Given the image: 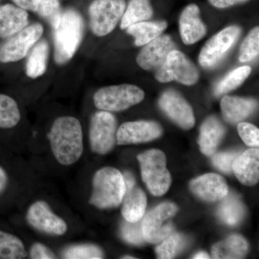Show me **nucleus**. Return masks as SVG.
<instances>
[{
    "label": "nucleus",
    "instance_id": "obj_40",
    "mask_svg": "<svg viewBox=\"0 0 259 259\" xmlns=\"http://www.w3.org/2000/svg\"><path fill=\"white\" fill-rule=\"evenodd\" d=\"M13 2L17 6L25 10L34 12V13L36 11L39 3V0H13Z\"/></svg>",
    "mask_w": 259,
    "mask_h": 259
},
{
    "label": "nucleus",
    "instance_id": "obj_17",
    "mask_svg": "<svg viewBox=\"0 0 259 259\" xmlns=\"http://www.w3.org/2000/svg\"><path fill=\"white\" fill-rule=\"evenodd\" d=\"M194 195L207 202L221 200L228 194V187L223 177L216 174H207L190 182Z\"/></svg>",
    "mask_w": 259,
    "mask_h": 259
},
{
    "label": "nucleus",
    "instance_id": "obj_9",
    "mask_svg": "<svg viewBox=\"0 0 259 259\" xmlns=\"http://www.w3.org/2000/svg\"><path fill=\"white\" fill-rule=\"evenodd\" d=\"M156 79L161 83L177 81L190 86L198 81L199 72L183 53L175 49L167 56L164 64L156 70Z\"/></svg>",
    "mask_w": 259,
    "mask_h": 259
},
{
    "label": "nucleus",
    "instance_id": "obj_29",
    "mask_svg": "<svg viewBox=\"0 0 259 259\" xmlns=\"http://www.w3.org/2000/svg\"><path fill=\"white\" fill-rule=\"evenodd\" d=\"M20 117L18 103L14 99L0 94V128L14 127L20 122Z\"/></svg>",
    "mask_w": 259,
    "mask_h": 259
},
{
    "label": "nucleus",
    "instance_id": "obj_22",
    "mask_svg": "<svg viewBox=\"0 0 259 259\" xmlns=\"http://www.w3.org/2000/svg\"><path fill=\"white\" fill-rule=\"evenodd\" d=\"M226 133V129L218 118L209 117L200 129L198 144L201 151L206 156H212L215 152Z\"/></svg>",
    "mask_w": 259,
    "mask_h": 259
},
{
    "label": "nucleus",
    "instance_id": "obj_7",
    "mask_svg": "<svg viewBox=\"0 0 259 259\" xmlns=\"http://www.w3.org/2000/svg\"><path fill=\"white\" fill-rule=\"evenodd\" d=\"M44 28L40 23H34L5 38L0 44V63H12L22 60L28 55L41 37Z\"/></svg>",
    "mask_w": 259,
    "mask_h": 259
},
{
    "label": "nucleus",
    "instance_id": "obj_37",
    "mask_svg": "<svg viewBox=\"0 0 259 259\" xmlns=\"http://www.w3.org/2000/svg\"><path fill=\"white\" fill-rule=\"evenodd\" d=\"M239 156V153L235 151L218 153L212 158L214 166L220 171L224 173H231L233 171V163L235 159Z\"/></svg>",
    "mask_w": 259,
    "mask_h": 259
},
{
    "label": "nucleus",
    "instance_id": "obj_8",
    "mask_svg": "<svg viewBox=\"0 0 259 259\" xmlns=\"http://www.w3.org/2000/svg\"><path fill=\"white\" fill-rule=\"evenodd\" d=\"M177 211L175 204L164 202L148 212L141 223L145 240L148 243H158L171 235L174 231L171 218Z\"/></svg>",
    "mask_w": 259,
    "mask_h": 259
},
{
    "label": "nucleus",
    "instance_id": "obj_21",
    "mask_svg": "<svg viewBox=\"0 0 259 259\" xmlns=\"http://www.w3.org/2000/svg\"><path fill=\"white\" fill-rule=\"evenodd\" d=\"M223 117L231 123H237L251 115L257 107V102L252 99L225 96L221 100Z\"/></svg>",
    "mask_w": 259,
    "mask_h": 259
},
{
    "label": "nucleus",
    "instance_id": "obj_43",
    "mask_svg": "<svg viewBox=\"0 0 259 259\" xmlns=\"http://www.w3.org/2000/svg\"><path fill=\"white\" fill-rule=\"evenodd\" d=\"M122 258H125V259H134L135 258H134V257L129 256V255H126V256L122 257Z\"/></svg>",
    "mask_w": 259,
    "mask_h": 259
},
{
    "label": "nucleus",
    "instance_id": "obj_24",
    "mask_svg": "<svg viewBox=\"0 0 259 259\" xmlns=\"http://www.w3.org/2000/svg\"><path fill=\"white\" fill-rule=\"evenodd\" d=\"M166 28L165 21H143L130 25L126 32L134 37L135 45L141 47L161 35Z\"/></svg>",
    "mask_w": 259,
    "mask_h": 259
},
{
    "label": "nucleus",
    "instance_id": "obj_3",
    "mask_svg": "<svg viewBox=\"0 0 259 259\" xmlns=\"http://www.w3.org/2000/svg\"><path fill=\"white\" fill-rule=\"evenodd\" d=\"M93 191L90 204L99 209H110L122 203L125 192L123 175L112 167L98 170L93 178Z\"/></svg>",
    "mask_w": 259,
    "mask_h": 259
},
{
    "label": "nucleus",
    "instance_id": "obj_23",
    "mask_svg": "<svg viewBox=\"0 0 259 259\" xmlns=\"http://www.w3.org/2000/svg\"><path fill=\"white\" fill-rule=\"evenodd\" d=\"M248 251V244L244 238L233 235L212 247L213 258L238 259L244 258Z\"/></svg>",
    "mask_w": 259,
    "mask_h": 259
},
{
    "label": "nucleus",
    "instance_id": "obj_11",
    "mask_svg": "<svg viewBox=\"0 0 259 259\" xmlns=\"http://www.w3.org/2000/svg\"><path fill=\"white\" fill-rule=\"evenodd\" d=\"M241 33L238 26H230L221 30L206 42L199 56L201 66L207 69L214 67L222 61Z\"/></svg>",
    "mask_w": 259,
    "mask_h": 259
},
{
    "label": "nucleus",
    "instance_id": "obj_25",
    "mask_svg": "<svg viewBox=\"0 0 259 259\" xmlns=\"http://www.w3.org/2000/svg\"><path fill=\"white\" fill-rule=\"evenodd\" d=\"M49 46L47 40L37 41L29 54L25 66V73L29 78L36 79L47 71Z\"/></svg>",
    "mask_w": 259,
    "mask_h": 259
},
{
    "label": "nucleus",
    "instance_id": "obj_15",
    "mask_svg": "<svg viewBox=\"0 0 259 259\" xmlns=\"http://www.w3.org/2000/svg\"><path fill=\"white\" fill-rule=\"evenodd\" d=\"M176 49L175 42L168 35H161L148 42L136 58V62L142 69L157 70L164 64L167 56Z\"/></svg>",
    "mask_w": 259,
    "mask_h": 259
},
{
    "label": "nucleus",
    "instance_id": "obj_2",
    "mask_svg": "<svg viewBox=\"0 0 259 259\" xmlns=\"http://www.w3.org/2000/svg\"><path fill=\"white\" fill-rule=\"evenodd\" d=\"M83 27L82 17L77 10L67 9L61 12L58 26L54 29L56 64H66L72 59L82 40Z\"/></svg>",
    "mask_w": 259,
    "mask_h": 259
},
{
    "label": "nucleus",
    "instance_id": "obj_1",
    "mask_svg": "<svg viewBox=\"0 0 259 259\" xmlns=\"http://www.w3.org/2000/svg\"><path fill=\"white\" fill-rule=\"evenodd\" d=\"M48 137L53 154L61 165L74 164L82 155V127L76 117H58L51 126Z\"/></svg>",
    "mask_w": 259,
    "mask_h": 259
},
{
    "label": "nucleus",
    "instance_id": "obj_19",
    "mask_svg": "<svg viewBox=\"0 0 259 259\" xmlns=\"http://www.w3.org/2000/svg\"><path fill=\"white\" fill-rule=\"evenodd\" d=\"M233 171L243 185H256L259 180L258 148H250L239 155L233 162Z\"/></svg>",
    "mask_w": 259,
    "mask_h": 259
},
{
    "label": "nucleus",
    "instance_id": "obj_38",
    "mask_svg": "<svg viewBox=\"0 0 259 259\" xmlns=\"http://www.w3.org/2000/svg\"><path fill=\"white\" fill-rule=\"evenodd\" d=\"M30 257L33 259H53L56 258V255L47 247L42 243H34L30 248Z\"/></svg>",
    "mask_w": 259,
    "mask_h": 259
},
{
    "label": "nucleus",
    "instance_id": "obj_6",
    "mask_svg": "<svg viewBox=\"0 0 259 259\" xmlns=\"http://www.w3.org/2000/svg\"><path fill=\"white\" fill-rule=\"evenodd\" d=\"M126 8L125 0H95L89 8L90 28L97 36L113 31Z\"/></svg>",
    "mask_w": 259,
    "mask_h": 259
},
{
    "label": "nucleus",
    "instance_id": "obj_14",
    "mask_svg": "<svg viewBox=\"0 0 259 259\" xmlns=\"http://www.w3.org/2000/svg\"><path fill=\"white\" fill-rule=\"evenodd\" d=\"M158 104L165 114L180 127L185 130L193 127L195 123L193 110L180 94L167 90L162 94Z\"/></svg>",
    "mask_w": 259,
    "mask_h": 259
},
{
    "label": "nucleus",
    "instance_id": "obj_41",
    "mask_svg": "<svg viewBox=\"0 0 259 259\" xmlns=\"http://www.w3.org/2000/svg\"><path fill=\"white\" fill-rule=\"evenodd\" d=\"M8 182L6 173L2 167H0V193L5 190Z\"/></svg>",
    "mask_w": 259,
    "mask_h": 259
},
{
    "label": "nucleus",
    "instance_id": "obj_33",
    "mask_svg": "<svg viewBox=\"0 0 259 259\" xmlns=\"http://www.w3.org/2000/svg\"><path fill=\"white\" fill-rule=\"evenodd\" d=\"M185 245V239L178 233H172L156 248L158 258H173Z\"/></svg>",
    "mask_w": 259,
    "mask_h": 259
},
{
    "label": "nucleus",
    "instance_id": "obj_42",
    "mask_svg": "<svg viewBox=\"0 0 259 259\" xmlns=\"http://www.w3.org/2000/svg\"><path fill=\"white\" fill-rule=\"evenodd\" d=\"M193 258L195 259L209 258V256L208 254L204 253V252H199V253H197V254L194 255Z\"/></svg>",
    "mask_w": 259,
    "mask_h": 259
},
{
    "label": "nucleus",
    "instance_id": "obj_18",
    "mask_svg": "<svg viewBox=\"0 0 259 259\" xmlns=\"http://www.w3.org/2000/svg\"><path fill=\"white\" fill-rule=\"evenodd\" d=\"M199 7L191 4L186 7L180 18L181 37L186 45H192L206 34V27L201 20Z\"/></svg>",
    "mask_w": 259,
    "mask_h": 259
},
{
    "label": "nucleus",
    "instance_id": "obj_34",
    "mask_svg": "<svg viewBox=\"0 0 259 259\" xmlns=\"http://www.w3.org/2000/svg\"><path fill=\"white\" fill-rule=\"evenodd\" d=\"M259 28L258 27L250 30L242 44L240 50L239 60L242 63L253 60L258 55Z\"/></svg>",
    "mask_w": 259,
    "mask_h": 259
},
{
    "label": "nucleus",
    "instance_id": "obj_20",
    "mask_svg": "<svg viewBox=\"0 0 259 259\" xmlns=\"http://www.w3.org/2000/svg\"><path fill=\"white\" fill-rule=\"evenodd\" d=\"M28 24L27 10L16 5H0V38L14 35L23 30Z\"/></svg>",
    "mask_w": 259,
    "mask_h": 259
},
{
    "label": "nucleus",
    "instance_id": "obj_36",
    "mask_svg": "<svg viewBox=\"0 0 259 259\" xmlns=\"http://www.w3.org/2000/svg\"><path fill=\"white\" fill-rule=\"evenodd\" d=\"M237 128H238L239 136L245 144L253 147H258L259 130L258 127L248 122H241L238 124Z\"/></svg>",
    "mask_w": 259,
    "mask_h": 259
},
{
    "label": "nucleus",
    "instance_id": "obj_39",
    "mask_svg": "<svg viewBox=\"0 0 259 259\" xmlns=\"http://www.w3.org/2000/svg\"><path fill=\"white\" fill-rule=\"evenodd\" d=\"M209 3L220 9L230 8L233 5L246 3L248 0H208Z\"/></svg>",
    "mask_w": 259,
    "mask_h": 259
},
{
    "label": "nucleus",
    "instance_id": "obj_26",
    "mask_svg": "<svg viewBox=\"0 0 259 259\" xmlns=\"http://www.w3.org/2000/svg\"><path fill=\"white\" fill-rule=\"evenodd\" d=\"M153 13L150 0H131L121 18L120 28L125 30L133 24L147 21Z\"/></svg>",
    "mask_w": 259,
    "mask_h": 259
},
{
    "label": "nucleus",
    "instance_id": "obj_10",
    "mask_svg": "<svg viewBox=\"0 0 259 259\" xmlns=\"http://www.w3.org/2000/svg\"><path fill=\"white\" fill-rule=\"evenodd\" d=\"M116 136L117 121L110 112H97L92 117L90 141L94 153L103 155L110 152L117 142Z\"/></svg>",
    "mask_w": 259,
    "mask_h": 259
},
{
    "label": "nucleus",
    "instance_id": "obj_16",
    "mask_svg": "<svg viewBox=\"0 0 259 259\" xmlns=\"http://www.w3.org/2000/svg\"><path fill=\"white\" fill-rule=\"evenodd\" d=\"M123 177L125 192L122 200V214L126 221L138 222L142 220L146 212V194L137 185L132 174L125 172Z\"/></svg>",
    "mask_w": 259,
    "mask_h": 259
},
{
    "label": "nucleus",
    "instance_id": "obj_5",
    "mask_svg": "<svg viewBox=\"0 0 259 259\" xmlns=\"http://www.w3.org/2000/svg\"><path fill=\"white\" fill-rule=\"evenodd\" d=\"M144 97V92L139 87L125 83L97 90L94 95V103L103 111L120 112L140 103Z\"/></svg>",
    "mask_w": 259,
    "mask_h": 259
},
{
    "label": "nucleus",
    "instance_id": "obj_28",
    "mask_svg": "<svg viewBox=\"0 0 259 259\" xmlns=\"http://www.w3.org/2000/svg\"><path fill=\"white\" fill-rule=\"evenodd\" d=\"M23 242L18 237L0 231V258L21 259L27 256Z\"/></svg>",
    "mask_w": 259,
    "mask_h": 259
},
{
    "label": "nucleus",
    "instance_id": "obj_13",
    "mask_svg": "<svg viewBox=\"0 0 259 259\" xmlns=\"http://www.w3.org/2000/svg\"><path fill=\"white\" fill-rule=\"evenodd\" d=\"M163 129L159 124L153 121H135L122 124L117 131L116 144L130 145L149 142L159 138Z\"/></svg>",
    "mask_w": 259,
    "mask_h": 259
},
{
    "label": "nucleus",
    "instance_id": "obj_27",
    "mask_svg": "<svg viewBox=\"0 0 259 259\" xmlns=\"http://www.w3.org/2000/svg\"><path fill=\"white\" fill-rule=\"evenodd\" d=\"M220 204L218 217L228 226H236L244 215V207L236 194L228 193Z\"/></svg>",
    "mask_w": 259,
    "mask_h": 259
},
{
    "label": "nucleus",
    "instance_id": "obj_12",
    "mask_svg": "<svg viewBox=\"0 0 259 259\" xmlns=\"http://www.w3.org/2000/svg\"><path fill=\"white\" fill-rule=\"evenodd\" d=\"M27 220L32 228L47 234L62 236L67 231L66 223L44 201H37L29 207Z\"/></svg>",
    "mask_w": 259,
    "mask_h": 259
},
{
    "label": "nucleus",
    "instance_id": "obj_35",
    "mask_svg": "<svg viewBox=\"0 0 259 259\" xmlns=\"http://www.w3.org/2000/svg\"><path fill=\"white\" fill-rule=\"evenodd\" d=\"M141 223L142 220L134 223L125 221L122 223L121 235L125 241L133 245L144 244L146 240L143 235Z\"/></svg>",
    "mask_w": 259,
    "mask_h": 259
},
{
    "label": "nucleus",
    "instance_id": "obj_4",
    "mask_svg": "<svg viewBox=\"0 0 259 259\" xmlns=\"http://www.w3.org/2000/svg\"><path fill=\"white\" fill-rule=\"evenodd\" d=\"M141 177L148 190L154 196L163 195L169 189L171 177L166 168V158L160 150L152 149L138 156Z\"/></svg>",
    "mask_w": 259,
    "mask_h": 259
},
{
    "label": "nucleus",
    "instance_id": "obj_31",
    "mask_svg": "<svg viewBox=\"0 0 259 259\" xmlns=\"http://www.w3.org/2000/svg\"><path fill=\"white\" fill-rule=\"evenodd\" d=\"M103 256L102 250L93 244L71 245L63 252V257L68 259H100Z\"/></svg>",
    "mask_w": 259,
    "mask_h": 259
},
{
    "label": "nucleus",
    "instance_id": "obj_30",
    "mask_svg": "<svg viewBox=\"0 0 259 259\" xmlns=\"http://www.w3.org/2000/svg\"><path fill=\"white\" fill-rule=\"evenodd\" d=\"M251 72L250 66H245L231 71L216 84L214 89V95L219 97L235 90L244 82Z\"/></svg>",
    "mask_w": 259,
    "mask_h": 259
},
{
    "label": "nucleus",
    "instance_id": "obj_32",
    "mask_svg": "<svg viewBox=\"0 0 259 259\" xmlns=\"http://www.w3.org/2000/svg\"><path fill=\"white\" fill-rule=\"evenodd\" d=\"M61 12L59 0H39L35 13L47 20L54 30L58 26Z\"/></svg>",
    "mask_w": 259,
    "mask_h": 259
}]
</instances>
